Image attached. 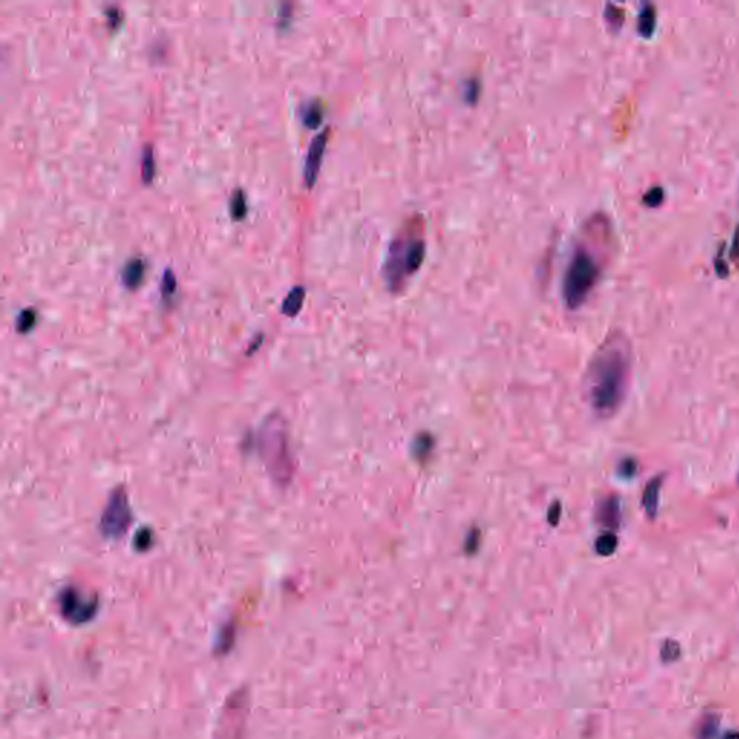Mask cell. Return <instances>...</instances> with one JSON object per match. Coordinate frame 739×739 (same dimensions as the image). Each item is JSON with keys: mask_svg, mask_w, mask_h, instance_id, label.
<instances>
[{"mask_svg": "<svg viewBox=\"0 0 739 739\" xmlns=\"http://www.w3.org/2000/svg\"><path fill=\"white\" fill-rule=\"evenodd\" d=\"M132 523V513L127 494L123 490H114L112 494L105 513L101 516L100 528L106 538L120 539Z\"/></svg>", "mask_w": 739, "mask_h": 739, "instance_id": "obj_5", "label": "cell"}, {"mask_svg": "<svg viewBox=\"0 0 739 739\" xmlns=\"http://www.w3.org/2000/svg\"><path fill=\"white\" fill-rule=\"evenodd\" d=\"M631 378V348L620 335H611L595 352L586 373V396L599 418L614 416L627 396Z\"/></svg>", "mask_w": 739, "mask_h": 739, "instance_id": "obj_1", "label": "cell"}, {"mask_svg": "<svg viewBox=\"0 0 739 739\" xmlns=\"http://www.w3.org/2000/svg\"><path fill=\"white\" fill-rule=\"evenodd\" d=\"M618 546V539L614 533H605L602 536L598 538L595 543V549L602 556H609L615 552Z\"/></svg>", "mask_w": 739, "mask_h": 739, "instance_id": "obj_12", "label": "cell"}, {"mask_svg": "<svg viewBox=\"0 0 739 739\" xmlns=\"http://www.w3.org/2000/svg\"><path fill=\"white\" fill-rule=\"evenodd\" d=\"M426 254V243L420 239H412L404 243L403 239L394 240L390 246L387 262L385 266V274L390 291H399L407 276L415 274Z\"/></svg>", "mask_w": 739, "mask_h": 739, "instance_id": "obj_2", "label": "cell"}, {"mask_svg": "<svg viewBox=\"0 0 739 739\" xmlns=\"http://www.w3.org/2000/svg\"><path fill=\"white\" fill-rule=\"evenodd\" d=\"M660 488H661V478H653L648 484L647 487L644 490V495H643V505L646 508V512L650 517H654L655 513H657V507H658V495H660Z\"/></svg>", "mask_w": 739, "mask_h": 739, "instance_id": "obj_9", "label": "cell"}, {"mask_svg": "<svg viewBox=\"0 0 739 739\" xmlns=\"http://www.w3.org/2000/svg\"><path fill=\"white\" fill-rule=\"evenodd\" d=\"M145 277V263L140 259H132L129 263L126 265L121 279L123 284L129 289H136Z\"/></svg>", "mask_w": 739, "mask_h": 739, "instance_id": "obj_7", "label": "cell"}, {"mask_svg": "<svg viewBox=\"0 0 739 739\" xmlns=\"http://www.w3.org/2000/svg\"><path fill=\"white\" fill-rule=\"evenodd\" d=\"M322 116H324V112H322V106L319 101H314V103L308 105L302 112L303 124L309 127V129H315V127L321 124Z\"/></svg>", "mask_w": 739, "mask_h": 739, "instance_id": "obj_11", "label": "cell"}, {"mask_svg": "<svg viewBox=\"0 0 739 739\" xmlns=\"http://www.w3.org/2000/svg\"><path fill=\"white\" fill-rule=\"evenodd\" d=\"M478 93H479V86H478V83L475 80H471V81H468L465 84L464 95H465V100L468 101V103H471V105L475 103V101L478 100V95H479Z\"/></svg>", "mask_w": 739, "mask_h": 739, "instance_id": "obj_18", "label": "cell"}, {"mask_svg": "<svg viewBox=\"0 0 739 739\" xmlns=\"http://www.w3.org/2000/svg\"><path fill=\"white\" fill-rule=\"evenodd\" d=\"M152 545V533L147 530V528H143L140 530L138 534H136V539H135V547L138 550H147Z\"/></svg>", "mask_w": 739, "mask_h": 739, "instance_id": "obj_17", "label": "cell"}, {"mask_svg": "<svg viewBox=\"0 0 739 739\" xmlns=\"http://www.w3.org/2000/svg\"><path fill=\"white\" fill-rule=\"evenodd\" d=\"M36 314L32 309H25L20 312L16 321V328L19 333H28V331L35 325Z\"/></svg>", "mask_w": 739, "mask_h": 739, "instance_id": "obj_15", "label": "cell"}, {"mask_svg": "<svg viewBox=\"0 0 739 739\" xmlns=\"http://www.w3.org/2000/svg\"><path fill=\"white\" fill-rule=\"evenodd\" d=\"M175 289H176V277L172 273V270L168 269V270H165V274H164V279H162V285H161L162 295L165 298H169L171 295L175 293Z\"/></svg>", "mask_w": 739, "mask_h": 739, "instance_id": "obj_16", "label": "cell"}, {"mask_svg": "<svg viewBox=\"0 0 739 739\" xmlns=\"http://www.w3.org/2000/svg\"><path fill=\"white\" fill-rule=\"evenodd\" d=\"M648 12H650V11H648ZM648 12L644 11V13H643L641 18H640V31H641L643 34H647V35H648V34L653 31V28H654V16L648 19V18H647V16H648Z\"/></svg>", "mask_w": 739, "mask_h": 739, "instance_id": "obj_19", "label": "cell"}, {"mask_svg": "<svg viewBox=\"0 0 739 739\" xmlns=\"http://www.w3.org/2000/svg\"><path fill=\"white\" fill-rule=\"evenodd\" d=\"M305 299V289L302 286H296L291 291V293L285 298L282 305V312L288 317H295Z\"/></svg>", "mask_w": 739, "mask_h": 739, "instance_id": "obj_10", "label": "cell"}, {"mask_svg": "<svg viewBox=\"0 0 739 739\" xmlns=\"http://www.w3.org/2000/svg\"><path fill=\"white\" fill-rule=\"evenodd\" d=\"M230 207H232V215L234 220H241L246 213H247V202H246V197H244V192L241 189H237L233 197H232V201H230Z\"/></svg>", "mask_w": 739, "mask_h": 739, "instance_id": "obj_14", "label": "cell"}, {"mask_svg": "<svg viewBox=\"0 0 739 739\" xmlns=\"http://www.w3.org/2000/svg\"><path fill=\"white\" fill-rule=\"evenodd\" d=\"M328 135H329V131H324L322 133H319L311 143L309 146V150H308V157H307V164H305V182H307L308 188H312L317 178H318V173H319V168H321V162H322V157H324V152H325V147H326V143H328Z\"/></svg>", "mask_w": 739, "mask_h": 739, "instance_id": "obj_6", "label": "cell"}, {"mask_svg": "<svg viewBox=\"0 0 739 739\" xmlns=\"http://www.w3.org/2000/svg\"><path fill=\"white\" fill-rule=\"evenodd\" d=\"M262 448L270 474L279 482H288L292 477L293 468L282 422L273 420L267 425L262 435Z\"/></svg>", "mask_w": 739, "mask_h": 739, "instance_id": "obj_4", "label": "cell"}, {"mask_svg": "<svg viewBox=\"0 0 739 739\" xmlns=\"http://www.w3.org/2000/svg\"><path fill=\"white\" fill-rule=\"evenodd\" d=\"M599 520L606 524L608 527H617L620 523V502L615 497H609L605 501H602L599 512H598Z\"/></svg>", "mask_w": 739, "mask_h": 739, "instance_id": "obj_8", "label": "cell"}, {"mask_svg": "<svg viewBox=\"0 0 739 739\" xmlns=\"http://www.w3.org/2000/svg\"><path fill=\"white\" fill-rule=\"evenodd\" d=\"M599 270L588 253L578 251L564 279V298L571 309L579 308L594 289Z\"/></svg>", "mask_w": 739, "mask_h": 739, "instance_id": "obj_3", "label": "cell"}, {"mask_svg": "<svg viewBox=\"0 0 739 739\" xmlns=\"http://www.w3.org/2000/svg\"><path fill=\"white\" fill-rule=\"evenodd\" d=\"M155 176V159L152 149L146 147L142 158V180L145 184H150Z\"/></svg>", "mask_w": 739, "mask_h": 739, "instance_id": "obj_13", "label": "cell"}]
</instances>
